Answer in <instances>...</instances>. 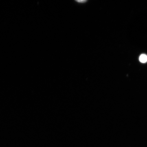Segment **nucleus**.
I'll return each instance as SVG.
<instances>
[{"instance_id":"f257e3e1","label":"nucleus","mask_w":147,"mask_h":147,"mask_svg":"<svg viewBox=\"0 0 147 147\" xmlns=\"http://www.w3.org/2000/svg\"><path fill=\"white\" fill-rule=\"evenodd\" d=\"M139 59L141 63H146L147 62V55L144 54L141 55Z\"/></svg>"}]
</instances>
